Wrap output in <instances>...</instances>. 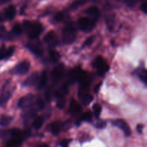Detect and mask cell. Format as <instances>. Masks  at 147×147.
I'll use <instances>...</instances> for the list:
<instances>
[{
  "mask_svg": "<svg viewBox=\"0 0 147 147\" xmlns=\"http://www.w3.org/2000/svg\"><path fill=\"white\" fill-rule=\"evenodd\" d=\"M23 28L27 32L28 38L30 39L38 38L41 34L43 28L40 23L25 21L23 23Z\"/></svg>",
  "mask_w": 147,
  "mask_h": 147,
  "instance_id": "obj_1",
  "label": "cell"
},
{
  "mask_svg": "<svg viewBox=\"0 0 147 147\" xmlns=\"http://www.w3.org/2000/svg\"><path fill=\"white\" fill-rule=\"evenodd\" d=\"M77 38V32L74 27L71 24H68L62 30V40L65 44H71L75 41Z\"/></svg>",
  "mask_w": 147,
  "mask_h": 147,
  "instance_id": "obj_2",
  "label": "cell"
},
{
  "mask_svg": "<svg viewBox=\"0 0 147 147\" xmlns=\"http://www.w3.org/2000/svg\"><path fill=\"white\" fill-rule=\"evenodd\" d=\"M78 25L80 30L86 32L93 30L95 27V22L93 20L87 18H82L78 20Z\"/></svg>",
  "mask_w": 147,
  "mask_h": 147,
  "instance_id": "obj_3",
  "label": "cell"
},
{
  "mask_svg": "<svg viewBox=\"0 0 147 147\" xmlns=\"http://www.w3.org/2000/svg\"><path fill=\"white\" fill-rule=\"evenodd\" d=\"M94 63H95V67L97 69V72L100 76L104 75L109 70L108 64L102 56H98L96 59Z\"/></svg>",
  "mask_w": 147,
  "mask_h": 147,
  "instance_id": "obj_4",
  "label": "cell"
},
{
  "mask_svg": "<svg viewBox=\"0 0 147 147\" xmlns=\"http://www.w3.org/2000/svg\"><path fill=\"white\" fill-rule=\"evenodd\" d=\"M30 66V64L28 61H23L15 66L14 72L18 75H25L29 71Z\"/></svg>",
  "mask_w": 147,
  "mask_h": 147,
  "instance_id": "obj_5",
  "label": "cell"
},
{
  "mask_svg": "<svg viewBox=\"0 0 147 147\" xmlns=\"http://www.w3.org/2000/svg\"><path fill=\"white\" fill-rule=\"evenodd\" d=\"M88 89L84 88L82 87H80V88L79 89V93L78 95L79 97L82 100V101L83 102L84 105H88L90 104L92 101L93 100V97L90 94L87 92Z\"/></svg>",
  "mask_w": 147,
  "mask_h": 147,
  "instance_id": "obj_6",
  "label": "cell"
},
{
  "mask_svg": "<svg viewBox=\"0 0 147 147\" xmlns=\"http://www.w3.org/2000/svg\"><path fill=\"white\" fill-rule=\"evenodd\" d=\"M44 41L48 46L50 47L53 48L56 46L59 43L57 35H56L55 32L53 31H49L44 37Z\"/></svg>",
  "mask_w": 147,
  "mask_h": 147,
  "instance_id": "obj_7",
  "label": "cell"
},
{
  "mask_svg": "<svg viewBox=\"0 0 147 147\" xmlns=\"http://www.w3.org/2000/svg\"><path fill=\"white\" fill-rule=\"evenodd\" d=\"M113 125L115 126L118 127L119 128H121L123 131L124 134H125L126 136H130L131 135V130L128 124L125 122L124 120L123 119H117L114 121Z\"/></svg>",
  "mask_w": 147,
  "mask_h": 147,
  "instance_id": "obj_8",
  "label": "cell"
},
{
  "mask_svg": "<svg viewBox=\"0 0 147 147\" xmlns=\"http://www.w3.org/2000/svg\"><path fill=\"white\" fill-rule=\"evenodd\" d=\"M63 75V68L61 65L58 66L53 69L51 72V80L53 83H58L61 80Z\"/></svg>",
  "mask_w": 147,
  "mask_h": 147,
  "instance_id": "obj_9",
  "label": "cell"
},
{
  "mask_svg": "<svg viewBox=\"0 0 147 147\" xmlns=\"http://www.w3.org/2000/svg\"><path fill=\"white\" fill-rule=\"evenodd\" d=\"M35 99V96L32 94H27L25 97H22L18 102V107L20 108H27L32 104Z\"/></svg>",
  "mask_w": 147,
  "mask_h": 147,
  "instance_id": "obj_10",
  "label": "cell"
},
{
  "mask_svg": "<svg viewBox=\"0 0 147 147\" xmlns=\"http://www.w3.org/2000/svg\"><path fill=\"white\" fill-rule=\"evenodd\" d=\"M3 18L5 20H11L15 18V15H16V9H15V6L13 5H10L4 11V13L2 14Z\"/></svg>",
  "mask_w": 147,
  "mask_h": 147,
  "instance_id": "obj_11",
  "label": "cell"
},
{
  "mask_svg": "<svg viewBox=\"0 0 147 147\" xmlns=\"http://www.w3.org/2000/svg\"><path fill=\"white\" fill-rule=\"evenodd\" d=\"M27 46H28V48L29 49V50L32 53L36 55V56H40L43 55V48H42L41 45L39 44V43H28Z\"/></svg>",
  "mask_w": 147,
  "mask_h": 147,
  "instance_id": "obj_12",
  "label": "cell"
},
{
  "mask_svg": "<svg viewBox=\"0 0 147 147\" xmlns=\"http://www.w3.org/2000/svg\"><path fill=\"white\" fill-rule=\"evenodd\" d=\"M37 115V110L35 108H27L26 110L22 113V118L25 121H29V120L34 118Z\"/></svg>",
  "mask_w": 147,
  "mask_h": 147,
  "instance_id": "obj_13",
  "label": "cell"
},
{
  "mask_svg": "<svg viewBox=\"0 0 147 147\" xmlns=\"http://www.w3.org/2000/svg\"><path fill=\"white\" fill-rule=\"evenodd\" d=\"M23 138L20 137H11L6 143L5 147H20L22 144Z\"/></svg>",
  "mask_w": 147,
  "mask_h": 147,
  "instance_id": "obj_14",
  "label": "cell"
},
{
  "mask_svg": "<svg viewBox=\"0 0 147 147\" xmlns=\"http://www.w3.org/2000/svg\"><path fill=\"white\" fill-rule=\"evenodd\" d=\"M82 71V70L81 69H79V68L71 71L69 76V83L71 84V83L75 82L77 80H79Z\"/></svg>",
  "mask_w": 147,
  "mask_h": 147,
  "instance_id": "obj_15",
  "label": "cell"
},
{
  "mask_svg": "<svg viewBox=\"0 0 147 147\" xmlns=\"http://www.w3.org/2000/svg\"><path fill=\"white\" fill-rule=\"evenodd\" d=\"M48 82V75L46 71H43L38 78V82L37 84V88L38 90H43L46 87Z\"/></svg>",
  "mask_w": 147,
  "mask_h": 147,
  "instance_id": "obj_16",
  "label": "cell"
},
{
  "mask_svg": "<svg viewBox=\"0 0 147 147\" xmlns=\"http://www.w3.org/2000/svg\"><path fill=\"white\" fill-rule=\"evenodd\" d=\"M38 75L37 73H34L31 74L23 83L24 86H28V87H32V86H35V84H38Z\"/></svg>",
  "mask_w": 147,
  "mask_h": 147,
  "instance_id": "obj_17",
  "label": "cell"
},
{
  "mask_svg": "<svg viewBox=\"0 0 147 147\" xmlns=\"http://www.w3.org/2000/svg\"><path fill=\"white\" fill-rule=\"evenodd\" d=\"M86 13L89 17L91 18L92 20H95L96 19L100 17V10L97 7H90L86 10Z\"/></svg>",
  "mask_w": 147,
  "mask_h": 147,
  "instance_id": "obj_18",
  "label": "cell"
},
{
  "mask_svg": "<svg viewBox=\"0 0 147 147\" xmlns=\"http://www.w3.org/2000/svg\"><path fill=\"white\" fill-rule=\"evenodd\" d=\"M14 38V35L12 32H8L6 28L3 25L0 26V39L1 40H12Z\"/></svg>",
  "mask_w": 147,
  "mask_h": 147,
  "instance_id": "obj_19",
  "label": "cell"
},
{
  "mask_svg": "<svg viewBox=\"0 0 147 147\" xmlns=\"http://www.w3.org/2000/svg\"><path fill=\"white\" fill-rule=\"evenodd\" d=\"M82 110L81 105L77 101L72 100L69 105V112L71 114H77L80 113Z\"/></svg>",
  "mask_w": 147,
  "mask_h": 147,
  "instance_id": "obj_20",
  "label": "cell"
},
{
  "mask_svg": "<svg viewBox=\"0 0 147 147\" xmlns=\"http://www.w3.org/2000/svg\"><path fill=\"white\" fill-rule=\"evenodd\" d=\"M11 92L9 91H5L2 92V94L0 95V107H4L6 105L7 102L10 99Z\"/></svg>",
  "mask_w": 147,
  "mask_h": 147,
  "instance_id": "obj_21",
  "label": "cell"
},
{
  "mask_svg": "<svg viewBox=\"0 0 147 147\" xmlns=\"http://www.w3.org/2000/svg\"><path fill=\"white\" fill-rule=\"evenodd\" d=\"M51 128V131L53 133V134H58L61 131L62 128V123L59 121H56V122H53L50 125Z\"/></svg>",
  "mask_w": 147,
  "mask_h": 147,
  "instance_id": "obj_22",
  "label": "cell"
},
{
  "mask_svg": "<svg viewBox=\"0 0 147 147\" xmlns=\"http://www.w3.org/2000/svg\"><path fill=\"white\" fill-rule=\"evenodd\" d=\"M68 92V85L67 84H63L62 87L58 89L55 92V95L58 98H61V97H64V95Z\"/></svg>",
  "mask_w": 147,
  "mask_h": 147,
  "instance_id": "obj_23",
  "label": "cell"
},
{
  "mask_svg": "<svg viewBox=\"0 0 147 147\" xmlns=\"http://www.w3.org/2000/svg\"><path fill=\"white\" fill-rule=\"evenodd\" d=\"M43 121H44V119H43V117L39 116L38 117V118H35L32 123V127H33V128H35V129L36 130L40 129V128L42 127V125H43Z\"/></svg>",
  "mask_w": 147,
  "mask_h": 147,
  "instance_id": "obj_24",
  "label": "cell"
},
{
  "mask_svg": "<svg viewBox=\"0 0 147 147\" xmlns=\"http://www.w3.org/2000/svg\"><path fill=\"white\" fill-rule=\"evenodd\" d=\"M49 58H50V60L53 63H56V62L59 61V59H61V56L57 51L54 50H50L49 51Z\"/></svg>",
  "mask_w": 147,
  "mask_h": 147,
  "instance_id": "obj_25",
  "label": "cell"
},
{
  "mask_svg": "<svg viewBox=\"0 0 147 147\" xmlns=\"http://www.w3.org/2000/svg\"><path fill=\"white\" fill-rule=\"evenodd\" d=\"M13 118L11 116L8 115H3L2 118H0V125L2 126H7L12 123Z\"/></svg>",
  "mask_w": 147,
  "mask_h": 147,
  "instance_id": "obj_26",
  "label": "cell"
},
{
  "mask_svg": "<svg viewBox=\"0 0 147 147\" xmlns=\"http://www.w3.org/2000/svg\"><path fill=\"white\" fill-rule=\"evenodd\" d=\"M22 32V28L20 24H16L12 28V33L13 34L14 36H18L20 35Z\"/></svg>",
  "mask_w": 147,
  "mask_h": 147,
  "instance_id": "obj_27",
  "label": "cell"
},
{
  "mask_svg": "<svg viewBox=\"0 0 147 147\" xmlns=\"http://www.w3.org/2000/svg\"><path fill=\"white\" fill-rule=\"evenodd\" d=\"M93 115L90 111H87V112L84 113L82 116V120L84 121H86V122H90L92 120Z\"/></svg>",
  "mask_w": 147,
  "mask_h": 147,
  "instance_id": "obj_28",
  "label": "cell"
},
{
  "mask_svg": "<svg viewBox=\"0 0 147 147\" xmlns=\"http://www.w3.org/2000/svg\"><path fill=\"white\" fill-rule=\"evenodd\" d=\"M93 111H94V114L95 115L96 118H99V116L100 115L102 111V107L100 104H94L93 105Z\"/></svg>",
  "mask_w": 147,
  "mask_h": 147,
  "instance_id": "obj_29",
  "label": "cell"
},
{
  "mask_svg": "<svg viewBox=\"0 0 147 147\" xmlns=\"http://www.w3.org/2000/svg\"><path fill=\"white\" fill-rule=\"evenodd\" d=\"M138 77L141 81L147 86V70H143L138 74Z\"/></svg>",
  "mask_w": 147,
  "mask_h": 147,
  "instance_id": "obj_30",
  "label": "cell"
},
{
  "mask_svg": "<svg viewBox=\"0 0 147 147\" xmlns=\"http://www.w3.org/2000/svg\"><path fill=\"white\" fill-rule=\"evenodd\" d=\"M15 46H10L6 49V54H5V59H8L13 55L14 52H15Z\"/></svg>",
  "mask_w": 147,
  "mask_h": 147,
  "instance_id": "obj_31",
  "label": "cell"
},
{
  "mask_svg": "<svg viewBox=\"0 0 147 147\" xmlns=\"http://www.w3.org/2000/svg\"><path fill=\"white\" fill-rule=\"evenodd\" d=\"M85 2H86V1H84V0H78V1H76V2H74L73 4H72L71 7L76 9V8L79 7H80V6H82V5H84Z\"/></svg>",
  "mask_w": 147,
  "mask_h": 147,
  "instance_id": "obj_32",
  "label": "cell"
},
{
  "mask_svg": "<svg viewBox=\"0 0 147 147\" xmlns=\"http://www.w3.org/2000/svg\"><path fill=\"white\" fill-rule=\"evenodd\" d=\"M5 54H6V48L5 45H2L0 49V61L5 59Z\"/></svg>",
  "mask_w": 147,
  "mask_h": 147,
  "instance_id": "obj_33",
  "label": "cell"
},
{
  "mask_svg": "<svg viewBox=\"0 0 147 147\" xmlns=\"http://www.w3.org/2000/svg\"><path fill=\"white\" fill-rule=\"evenodd\" d=\"M138 1L139 0H125V3L128 7H133L138 3Z\"/></svg>",
  "mask_w": 147,
  "mask_h": 147,
  "instance_id": "obj_34",
  "label": "cell"
},
{
  "mask_svg": "<svg viewBox=\"0 0 147 147\" xmlns=\"http://www.w3.org/2000/svg\"><path fill=\"white\" fill-rule=\"evenodd\" d=\"M63 18H64L63 14L62 13V12H58V13L54 16V20L56 21V22H61L63 20Z\"/></svg>",
  "mask_w": 147,
  "mask_h": 147,
  "instance_id": "obj_35",
  "label": "cell"
},
{
  "mask_svg": "<svg viewBox=\"0 0 147 147\" xmlns=\"http://www.w3.org/2000/svg\"><path fill=\"white\" fill-rule=\"evenodd\" d=\"M65 103H66V100H65L64 97H61V98H59V100H58L57 106L60 109H62L64 107Z\"/></svg>",
  "mask_w": 147,
  "mask_h": 147,
  "instance_id": "obj_36",
  "label": "cell"
},
{
  "mask_svg": "<svg viewBox=\"0 0 147 147\" xmlns=\"http://www.w3.org/2000/svg\"><path fill=\"white\" fill-rule=\"evenodd\" d=\"M95 127L99 129H102L106 127V122L104 121H100L95 124Z\"/></svg>",
  "mask_w": 147,
  "mask_h": 147,
  "instance_id": "obj_37",
  "label": "cell"
},
{
  "mask_svg": "<svg viewBox=\"0 0 147 147\" xmlns=\"http://www.w3.org/2000/svg\"><path fill=\"white\" fill-rule=\"evenodd\" d=\"M93 40H94V37L93 36H91L90 37V38H88L84 42V43H83V47L89 46H90V45H92V43H93Z\"/></svg>",
  "mask_w": 147,
  "mask_h": 147,
  "instance_id": "obj_38",
  "label": "cell"
},
{
  "mask_svg": "<svg viewBox=\"0 0 147 147\" xmlns=\"http://www.w3.org/2000/svg\"><path fill=\"white\" fill-rule=\"evenodd\" d=\"M141 9L144 14L147 15V2H144L141 4Z\"/></svg>",
  "mask_w": 147,
  "mask_h": 147,
  "instance_id": "obj_39",
  "label": "cell"
},
{
  "mask_svg": "<svg viewBox=\"0 0 147 147\" xmlns=\"http://www.w3.org/2000/svg\"><path fill=\"white\" fill-rule=\"evenodd\" d=\"M69 141L67 139H64L63 141H62L61 144V147H69Z\"/></svg>",
  "mask_w": 147,
  "mask_h": 147,
  "instance_id": "obj_40",
  "label": "cell"
},
{
  "mask_svg": "<svg viewBox=\"0 0 147 147\" xmlns=\"http://www.w3.org/2000/svg\"><path fill=\"white\" fill-rule=\"evenodd\" d=\"M143 129H144V125L142 124H138L136 127V130L139 134H142Z\"/></svg>",
  "mask_w": 147,
  "mask_h": 147,
  "instance_id": "obj_41",
  "label": "cell"
},
{
  "mask_svg": "<svg viewBox=\"0 0 147 147\" xmlns=\"http://www.w3.org/2000/svg\"><path fill=\"white\" fill-rule=\"evenodd\" d=\"M100 86H101V83H100V84H99L98 85H97V87H95V89H94V92H95V93L98 92L99 90H100Z\"/></svg>",
  "mask_w": 147,
  "mask_h": 147,
  "instance_id": "obj_42",
  "label": "cell"
},
{
  "mask_svg": "<svg viewBox=\"0 0 147 147\" xmlns=\"http://www.w3.org/2000/svg\"><path fill=\"white\" fill-rule=\"evenodd\" d=\"M11 0H0V4L1 5H4V4H6L7 2H10Z\"/></svg>",
  "mask_w": 147,
  "mask_h": 147,
  "instance_id": "obj_43",
  "label": "cell"
},
{
  "mask_svg": "<svg viewBox=\"0 0 147 147\" xmlns=\"http://www.w3.org/2000/svg\"><path fill=\"white\" fill-rule=\"evenodd\" d=\"M38 147H49V145H47V144H40Z\"/></svg>",
  "mask_w": 147,
  "mask_h": 147,
  "instance_id": "obj_44",
  "label": "cell"
}]
</instances>
